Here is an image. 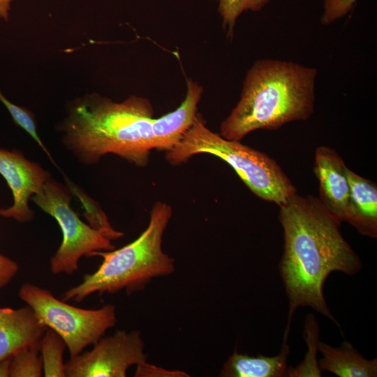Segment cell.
<instances>
[{"instance_id":"6da1fadb","label":"cell","mask_w":377,"mask_h":377,"mask_svg":"<svg viewBox=\"0 0 377 377\" xmlns=\"http://www.w3.org/2000/svg\"><path fill=\"white\" fill-rule=\"evenodd\" d=\"M279 220L284 239L279 272L289 304L283 341H287L299 307L313 309L341 329L327 304L325 282L333 272L353 276L362 268L339 230L341 223L318 198L297 193L279 207Z\"/></svg>"},{"instance_id":"7a4b0ae2","label":"cell","mask_w":377,"mask_h":377,"mask_svg":"<svg viewBox=\"0 0 377 377\" xmlns=\"http://www.w3.org/2000/svg\"><path fill=\"white\" fill-rule=\"evenodd\" d=\"M153 121V108L145 98L117 103L90 94L70 105L59 130L65 149L84 165L113 154L142 167L156 148Z\"/></svg>"},{"instance_id":"3957f363","label":"cell","mask_w":377,"mask_h":377,"mask_svg":"<svg viewBox=\"0 0 377 377\" xmlns=\"http://www.w3.org/2000/svg\"><path fill=\"white\" fill-rule=\"evenodd\" d=\"M316 68L262 59L247 71L239 101L221 124L220 135L240 141L258 129L275 130L313 113Z\"/></svg>"},{"instance_id":"277c9868","label":"cell","mask_w":377,"mask_h":377,"mask_svg":"<svg viewBox=\"0 0 377 377\" xmlns=\"http://www.w3.org/2000/svg\"><path fill=\"white\" fill-rule=\"evenodd\" d=\"M172 213L170 205L158 201L152 207L147 228L135 240L119 249L91 252L88 257H101V264L64 292L61 300L79 303L94 293L114 294L123 290L129 295L143 290L154 278L172 274L175 260L162 249Z\"/></svg>"},{"instance_id":"5b68a950","label":"cell","mask_w":377,"mask_h":377,"mask_svg":"<svg viewBox=\"0 0 377 377\" xmlns=\"http://www.w3.org/2000/svg\"><path fill=\"white\" fill-rule=\"evenodd\" d=\"M201 153L211 154L228 163L248 188L263 200L280 207L297 193L295 186L274 159L239 141L227 140L212 132L201 115L196 114L191 127L167 151L165 158L170 163L178 165Z\"/></svg>"},{"instance_id":"8992f818","label":"cell","mask_w":377,"mask_h":377,"mask_svg":"<svg viewBox=\"0 0 377 377\" xmlns=\"http://www.w3.org/2000/svg\"><path fill=\"white\" fill-rule=\"evenodd\" d=\"M18 295L43 325L61 336L70 357L95 344L117 323L113 304L95 309L78 308L56 298L49 290L31 283H24Z\"/></svg>"},{"instance_id":"52a82bcc","label":"cell","mask_w":377,"mask_h":377,"mask_svg":"<svg viewBox=\"0 0 377 377\" xmlns=\"http://www.w3.org/2000/svg\"><path fill=\"white\" fill-rule=\"evenodd\" d=\"M73 193L67 186L52 176L42 191L31 200L42 211L53 217L62 233V242L50 260L54 274L71 275L78 269L80 259L93 251L115 249L101 232L84 223L71 207Z\"/></svg>"},{"instance_id":"ba28073f","label":"cell","mask_w":377,"mask_h":377,"mask_svg":"<svg viewBox=\"0 0 377 377\" xmlns=\"http://www.w3.org/2000/svg\"><path fill=\"white\" fill-rule=\"evenodd\" d=\"M147 362L145 342L138 330H118L101 337L90 350L65 363L66 377H125L128 368Z\"/></svg>"},{"instance_id":"9c48e42d","label":"cell","mask_w":377,"mask_h":377,"mask_svg":"<svg viewBox=\"0 0 377 377\" xmlns=\"http://www.w3.org/2000/svg\"><path fill=\"white\" fill-rule=\"evenodd\" d=\"M0 175L11 190L13 203L0 209V216L20 223L31 222L34 213L29 206L32 195L39 193L51 177L39 163L26 158L22 151L0 148Z\"/></svg>"},{"instance_id":"30bf717a","label":"cell","mask_w":377,"mask_h":377,"mask_svg":"<svg viewBox=\"0 0 377 377\" xmlns=\"http://www.w3.org/2000/svg\"><path fill=\"white\" fill-rule=\"evenodd\" d=\"M347 169L336 151L325 146L317 148L314 173L319 184V200L340 223L346 221L350 209Z\"/></svg>"},{"instance_id":"8fae6325","label":"cell","mask_w":377,"mask_h":377,"mask_svg":"<svg viewBox=\"0 0 377 377\" xmlns=\"http://www.w3.org/2000/svg\"><path fill=\"white\" fill-rule=\"evenodd\" d=\"M46 329L28 305L0 308V361L39 343Z\"/></svg>"},{"instance_id":"7c38bea8","label":"cell","mask_w":377,"mask_h":377,"mask_svg":"<svg viewBox=\"0 0 377 377\" xmlns=\"http://www.w3.org/2000/svg\"><path fill=\"white\" fill-rule=\"evenodd\" d=\"M202 90L196 82L188 80L186 97L179 107L158 119H154L156 149L169 151L179 142L194 121Z\"/></svg>"},{"instance_id":"4fadbf2b","label":"cell","mask_w":377,"mask_h":377,"mask_svg":"<svg viewBox=\"0 0 377 377\" xmlns=\"http://www.w3.org/2000/svg\"><path fill=\"white\" fill-rule=\"evenodd\" d=\"M350 190V209L346 222L357 232L373 239L377 237V186L369 179L347 169Z\"/></svg>"},{"instance_id":"5bb4252c","label":"cell","mask_w":377,"mask_h":377,"mask_svg":"<svg viewBox=\"0 0 377 377\" xmlns=\"http://www.w3.org/2000/svg\"><path fill=\"white\" fill-rule=\"evenodd\" d=\"M318 349L322 355L318 360L321 371H329L339 377L377 376V358H365L348 341H343L339 347L319 341Z\"/></svg>"},{"instance_id":"9a60e30c","label":"cell","mask_w":377,"mask_h":377,"mask_svg":"<svg viewBox=\"0 0 377 377\" xmlns=\"http://www.w3.org/2000/svg\"><path fill=\"white\" fill-rule=\"evenodd\" d=\"M290 347L283 342L275 356H249L235 350L228 357L221 372L222 377H286Z\"/></svg>"},{"instance_id":"2e32d148","label":"cell","mask_w":377,"mask_h":377,"mask_svg":"<svg viewBox=\"0 0 377 377\" xmlns=\"http://www.w3.org/2000/svg\"><path fill=\"white\" fill-rule=\"evenodd\" d=\"M304 338L308 350L304 360L295 367H288L286 377H320L321 370L318 367L317 353L320 338V326L312 313L304 318Z\"/></svg>"},{"instance_id":"e0dca14e","label":"cell","mask_w":377,"mask_h":377,"mask_svg":"<svg viewBox=\"0 0 377 377\" xmlns=\"http://www.w3.org/2000/svg\"><path fill=\"white\" fill-rule=\"evenodd\" d=\"M43 376L66 377L63 354L66 345L54 330L47 328L40 340Z\"/></svg>"},{"instance_id":"ac0fdd59","label":"cell","mask_w":377,"mask_h":377,"mask_svg":"<svg viewBox=\"0 0 377 377\" xmlns=\"http://www.w3.org/2000/svg\"><path fill=\"white\" fill-rule=\"evenodd\" d=\"M67 186L73 194H76L83 205L84 216L89 225L101 232L110 240L121 237L124 233L114 230L110 225L104 212L99 205L82 191L67 177L64 176Z\"/></svg>"},{"instance_id":"d6986e66","label":"cell","mask_w":377,"mask_h":377,"mask_svg":"<svg viewBox=\"0 0 377 377\" xmlns=\"http://www.w3.org/2000/svg\"><path fill=\"white\" fill-rule=\"evenodd\" d=\"M39 343L24 348L11 357L10 377H40L43 376V362L39 355Z\"/></svg>"},{"instance_id":"ffe728a7","label":"cell","mask_w":377,"mask_h":377,"mask_svg":"<svg viewBox=\"0 0 377 377\" xmlns=\"http://www.w3.org/2000/svg\"><path fill=\"white\" fill-rule=\"evenodd\" d=\"M273 0H217L218 10L228 36L233 33L238 17L245 11L258 12Z\"/></svg>"},{"instance_id":"44dd1931","label":"cell","mask_w":377,"mask_h":377,"mask_svg":"<svg viewBox=\"0 0 377 377\" xmlns=\"http://www.w3.org/2000/svg\"><path fill=\"white\" fill-rule=\"evenodd\" d=\"M0 101L7 108L14 122L18 126L24 130L37 142L43 151L47 154L51 162L59 169L52 158L48 149L43 145L38 135L36 121L31 112L24 108L16 105L15 104L11 103L3 95L1 91Z\"/></svg>"},{"instance_id":"7402d4cb","label":"cell","mask_w":377,"mask_h":377,"mask_svg":"<svg viewBox=\"0 0 377 377\" xmlns=\"http://www.w3.org/2000/svg\"><path fill=\"white\" fill-rule=\"evenodd\" d=\"M357 0H323V12L320 17L323 25H329L348 15Z\"/></svg>"},{"instance_id":"603a6c76","label":"cell","mask_w":377,"mask_h":377,"mask_svg":"<svg viewBox=\"0 0 377 377\" xmlns=\"http://www.w3.org/2000/svg\"><path fill=\"white\" fill-rule=\"evenodd\" d=\"M135 376H188V375L181 371H170L155 365L148 364L147 362L137 365Z\"/></svg>"},{"instance_id":"cb8c5ba5","label":"cell","mask_w":377,"mask_h":377,"mask_svg":"<svg viewBox=\"0 0 377 377\" xmlns=\"http://www.w3.org/2000/svg\"><path fill=\"white\" fill-rule=\"evenodd\" d=\"M18 271L17 262L0 253V289L8 285Z\"/></svg>"},{"instance_id":"d4e9b609","label":"cell","mask_w":377,"mask_h":377,"mask_svg":"<svg viewBox=\"0 0 377 377\" xmlns=\"http://www.w3.org/2000/svg\"><path fill=\"white\" fill-rule=\"evenodd\" d=\"M13 0H0V18L8 20L10 3Z\"/></svg>"},{"instance_id":"484cf974","label":"cell","mask_w":377,"mask_h":377,"mask_svg":"<svg viewBox=\"0 0 377 377\" xmlns=\"http://www.w3.org/2000/svg\"><path fill=\"white\" fill-rule=\"evenodd\" d=\"M11 357L0 361V377H8L10 374Z\"/></svg>"}]
</instances>
